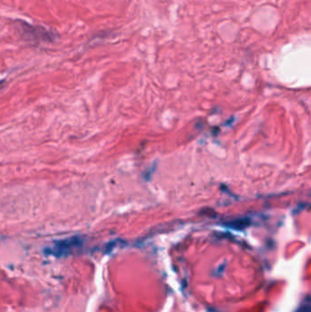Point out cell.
Wrapping results in <instances>:
<instances>
[{
	"label": "cell",
	"instance_id": "obj_1",
	"mask_svg": "<svg viewBox=\"0 0 311 312\" xmlns=\"http://www.w3.org/2000/svg\"><path fill=\"white\" fill-rule=\"evenodd\" d=\"M17 27L23 40L31 43H51L58 38L57 34L54 31H49L44 26L32 25L26 21H18Z\"/></svg>",
	"mask_w": 311,
	"mask_h": 312
}]
</instances>
